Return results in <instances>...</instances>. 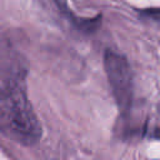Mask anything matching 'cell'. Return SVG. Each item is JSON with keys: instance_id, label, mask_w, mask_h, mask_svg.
<instances>
[{"instance_id": "cell-1", "label": "cell", "mask_w": 160, "mask_h": 160, "mask_svg": "<svg viewBox=\"0 0 160 160\" xmlns=\"http://www.w3.org/2000/svg\"><path fill=\"white\" fill-rule=\"evenodd\" d=\"M24 79V66L5 56L0 65V130L12 141L32 145L41 136V126L26 95Z\"/></svg>"}, {"instance_id": "cell-2", "label": "cell", "mask_w": 160, "mask_h": 160, "mask_svg": "<svg viewBox=\"0 0 160 160\" xmlns=\"http://www.w3.org/2000/svg\"><path fill=\"white\" fill-rule=\"evenodd\" d=\"M104 66L119 108L128 110L131 106L134 98V82L128 60L120 54L106 50L104 56Z\"/></svg>"}, {"instance_id": "cell-3", "label": "cell", "mask_w": 160, "mask_h": 160, "mask_svg": "<svg viewBox=\"0 0 160 160\" xmlns=\"http://www.w3.org/2000/svg\"><path fill=\"white\" fill-rule=\"evenodd\" d=\"M70 18L72 19V22L76 28H79L82 31H86V32H91L95 29H98V26L100 25V20H101V16H96L94 19H76L72 16H70Z\"/></svg>"}, {"instance_id": "cell-4", "label": "cell", "mask_w": 160, "mask_h": 160, "mask_svg": "<svg viewBox=\"0 0 160 160\" xmlns=\"http://www.w3.org/2000/svg\"><path fill=\"white\" fill-rule=\"evenodd\" d=\"M142 16H146L149 19H152L155 21H160V9H146L141 11Z\"/></svg>"}]
</instances>
